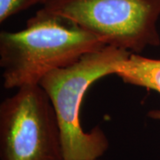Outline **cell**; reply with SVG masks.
I'll return each instance as SVG.
<instances>
[{"mask_svg": "<svg viewBox=\"0 0 160 160\" xmlns=\"http://www.w3.org/2000/svg\"><path fill=\"white\" fill-rule=\"evenodd\" d=\"M132 52L114 46L88 52L65 68L54 69L40 81L57 115L65 160L100 158L109 142L100 126L85 132L80 122V108L84 95L93 82L114 74L115 65Z\"/></svg>", "mask_w": 160, "mask_h": 160, "instance_id": "cell-2", "label": "cell"}, {"mask_svg": "<svg viewBox=\"0 0 160 160\" xmlns=\"http://www.w3.org/2000/svg\"><path fill=\"white\" fill-rule=\"evenodd\" d=\"M148 117L152 119L160 120V110L159 109H152L148 112Z\"/></svg>", "mask_w": 160, "mask_h": 160, "instance_id": "cell-7", "label": "cell"}, {"mask_svg": "<svg viewBox=\"0 0 160 160\" xmlns=\"http://www.w3.org/2000/svg\"><path fill=\"white\" fill-rule=\"evenodd\" d=\"M0 160H65L57 115L39 85L0 104Z\"/></svg>", "mask_w": 160, "mask_h": 160, "instance_id": "cell-4", "label": "cell"}, {"mask_svg": "<svg viewBox=\"0 0 160 160\" xmlns=\"http://www.w3.org/2000/svg\"><path fill=\"white\" fill-rule=\"evenodd\" d=\"M43 8L71 20L110 46L140 53L158 46L160 0H46Z\"/></svg>", "mask_w": 160, "mask_h": 160, "instance_id": "cell-3", "label": "cell"}, {"mask_svg": "<svg viewBox=\"0 0 160 160\" xmlns=\"http://www.w3.org/2000/svg\"><path fill=\"white\" fill-rule=\"evenodd\" d=\"M106 45L71 20L42 8L26 28L0 33V67L6 89L39 85L51 71Z\"/></svg>", "mask_w": 160, "mask_h": 160, "instance_id": "cell-1", "label": "cell"}, {"mask_svg": "<svg viewBox=\"0 0 160 160\" xmlns=\"http://www.w3.org/2000/svg\"><path fill=\"white\" fill-rule=\"evenodd\" d=\"M92 160H102V159H100V158H98V159H92Z\"/></svg>", "mask_w": 160, "mask_h": 160, "instance_id": "cell-8", "label": "cell"}, {"mask_svg": "<svg viewBox=\"0 0 160 160\" xmlns=\"http://www.w3.org/2000/svg\"><path fill=\"white\" fill-rule=\"evenodd\" d=\"M37 4H44V0H0V22Z\"/></svg>", "mask_w": 160, "mask_h": 160, "instance_id": "cell-6", "label": "cell"}, {"mask_svg": "<svg viewBox=\"0 0 160 160\" xmlns=\"http://www.w3.org/2000/svg\"><path fill=\"white\" fill-rule=\"evenodd\" d=\"M45 1H46V0H44V3H45Z\"/></svg>", "mask_w": 160, "mask_h": 160, "instance_id": "cell-9", "label": "cell"}, {"mask_svg": "<svg viewBox=\"0 0 160 160\" xmlns=\"http://www.w3.org/2000/svg\"><path fill=\"white\" fill-rule=\"evenodd\" d=\"M126 84L142 86L160 93V60L132 52L115 65L114 74Z\"/></svg>", "mask_w": 160, "mask_h": 160, "instance_id": "cell-5", "label": "cell"}]
</instances>
